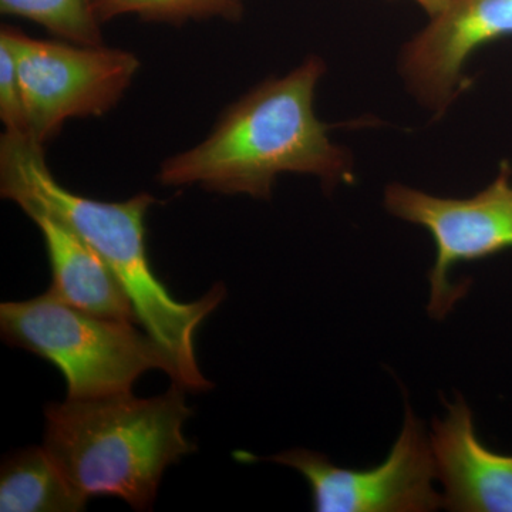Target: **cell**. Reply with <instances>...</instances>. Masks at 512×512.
Listing matches in <instances>:
<instances>
[{"instance_id": "obj_11", "label": "cell", "mask_w": 512, "mask_h": 512, "mask_svg": "<svg viewBox=\"0 0 512 512\" xmlns=\"http://www.w3.org/2000/svg\"><path fill=\"white\" fill-rule=\"evenodd\" d=\"M45 446L13 451L0 470V511L77 512L87 505Z\"/></svg>"}, {"instance_id": "obj_8", "label": "cell", "mask_w": 512, "mask_h": 512, "mask_svg": "<svg viewBox=\"0 0 512 512\" xmlns=\"http://www.w3.org/2000/svg\"><path fill=\"white\" fill-rule=\"evenodd\" d=\"M512 36V0H450L404 46L400 72L414 96L443 114L468 84L464 66L476 50Z\"/></svg>"}, {"instance_id": "obj_12", "label": "cell", "mask_w": 512, "mask_h": 512, "mask_svg": "<svg viewBox=\"0 0 512 512\" xmlns=\"http://www.w3.org/2000/svg\"><path fill=\"white\" fill-rule=\"evenodd\" d=\"M0 10L39 23L66 42L103 45L93 0H0Z\"/></svg>"}, {"instance_id": "obj_3", "label": "cell", "mask_w": 512, "mask_h": 512, "mask_svg": "<svg viewBox=\"0 0 512 512\" xmlns=\"http://www.w3.org/2000/svg\"><path fill=\"white\" fill-rule=\"evenodd\" d=\"M184 393L173 384L150 399L128 393L50 403L43 446L87 500L116 497L150 510L165 470L197 448L184 436L192 414Z\"/></svg>"}, {"instance_id": "obj_5", "label": "cell", "mask_w": 512, "mask_h": 512, "mask_svg": "<svg viewBox=\"0 0 512 512\" xmlns=\"http://www.w3.org/2000/svg\"><path fill=\"white\" fill-rule=\"evenodd\" d=\"M0 40L15 57L30 137L43 147L66 121L113 109L140 67L127 50L35 39L10 26H3Z\"/></svg>"}, {"instance_id": "obj_9", "label": "cell", "mask_w": 512, "mask_h": 512, "mask_svg": "<svg viewBox=\"0 0 512 512\" xmlns=\"http://www.w3.org/2000/svg\"><path fill=\"white\" fill-rule=\"evenodd\" d=\"M446 419L433 420L431 450L443 505L456 512H512V456L481 443L466 400L446 403Z\"/></svg>"}, {"instance_id": "obj_13", "label": "cell", "mask_w": 512, "mask_h": 512, "mask_svg": "<svg viewBox=\"0 0 512 512\" xmlns=\"http://www.w3.org/2000/svg\"><path fill=\"white\" fill-rule=\"evenodd\" d=\"M93 8L100 23L137 15L150 22L180 25L187 20H238L244 13L242 0H93Z\"/></svg>"}, {"instance_id": "obj_2", "label": "cell", "mask_w": 512, "mask_h": 512, "mask_svg": "<svg viewBox=\"0 0 512 512\" xmlns=\"http://www.w3.org/2000/svg\"><path fill=\"white\" fill-rule=\"evenodd\" d=\"M325 62L306 59L284 77L259 84L232 104L210 136L165 160L164 187H200L268 200L278 175H315L326 190L352 183L353 161L329 138L313 100Z\"/></svg>"}, {"instance_id": "obj_15", "label": "cell", "mask_w": 512, "mask_h": 512, "mask_svg": "<svg viewBox=\"0 0 512 512\" xmlns=\"http://www.w3.org/2000/svg\"><path fill=\"white\" fill-rule=\"evenodd\" d=\"M414 2L419 3L421 8L429 13L430 18H434V16L443 12L450 0H414Z\"/></svg>"}, {"instance_id": "obj_1", "label": "cell", "mask_w": 512, "mask_h": 512, "mask_svg": "<svg viewBox=\"0 0 512 512\" xmlns=\"http://www.w3.org/2000/svg\"><path fill=\"white\" fill-rule=\"evenodd\" d=\"M0 191L6 200L43 205L92 245L123 286L140 325L173 362V383L185 392L211 389L197 362L194 336L224 302L227 289L220 282L194 302L171 296L147 252L146 217L156 198L141 192L126 201L106 202L76 194L50 173L43 146L6 133L0 141Z\"/></svg>"}, {"instance_id": "obj_6", "label": "cell", "mask_w": 512, "mask_h": 512, "mask_svg": "<svg viewBox=\"0 0 512 512\" xmlns=\"http://www.w3.org/2000/svg\"><path fill=\"white\" fill-rule=\"evenodd\" d=\"M512 170L500 165L497 177L471 198H441L402 184L384 191V207L400 220L420 225L436 244L429 272L430 316L444 319L468 292L467 282L453 284L458 264L490 258L512 248Z\"/></svg>"}, {"instance_id": "obj_7", "label": "cell", "mask_w": 512, "mask_h": 512, "mask_svg": "<svg viewBox=\"0 0 512 512\" xmlns=\"http://www.w3.org/2000/svg\"><path fill=\"white\" fill-rule=\"evenodd\" d=\"M299 471L318 512H427L443 505L433 487L436 461L421 420L406 403L402 433L382 464L367 470L335 466L325 454L306 448L269 458Z\"/></svg>"}, {"instance_id": "obj_4", "label": "cell", "mask_w": 512, "mask_h": 512, "mask_svg": "<svg viewBox=\"0 0 512 512\" xmlns=\"http://www.w3.org/2000/svg\"><path fill=\"white\" fill-rule=\"evenodd\" d=\"M134 325L80 311L50 292L0 305L3 340L59 369L72 400L131 393L138 377L154 369L173 380L170 357Z\"/></svg>"}, {"instance_id": "obj_10", "label": "cell", "mask_w": 512, "mask_h": 512, "mask_svg": "<svg viewBox=\"0 0 512 512\" xmlns=\"http://www.w3.org/2000/svg\"><path fill=\"white\" fill-rule=\"evenodd\" d=\"M15 204L35 222L45 239L52 268L47 292L80 311L140 323L123 286L92 245L43 205L32 200Z\"/></svg>"}, {"instance_id": "obj_14", "label": "cell", "mask_w": 512, "mask_h": 512, "mask_svg": "<svg viewBox=\"0 0 512 512\" xmlns=\"http://www.w3.org/2000/svg\"><path fill=\"white\" fill-rule=\"evenodd\" d=\"M0 119L6 134L30 137L18 67L12 50L3 40H0Z\"/></svg>"}]
</instances>
